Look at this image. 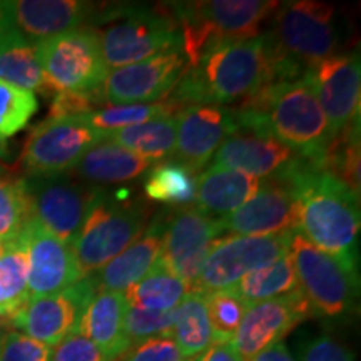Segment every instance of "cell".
<instances>
[{"mask_svg":"<svg viewBox=\"0 0 361 361\" xmlns=\"http://www.w3.org/2000/svg\"><path fill=\"white\" fill-rule=\"evenodd\" d=\"M188 69V59L180 49L157 54L107 74L102 96L107 106L147 104L166 97Z\"/></svg>","mask_w":361,"mask_h":361,"instance_id":"obj_16","label":"cell"},{"mask_svg":"<svg viewBox=\"0 0 361 361\" xmlns=\"http://www.w3.org/2000/svg\"><path fill=\"white\" fill-rule=\"evenodd\" d=\"M27 276V251L19 236L16 241L7 243L6 256L0 263V314L7 318V322L29 301Z\"/></svg>","mask_w":361,"mask_h":361,"instance_id":"obj_33","label":"cell"},{"mask_svg":"<svg viewBox=\"0 0 361 361\" xmlns=\"http://www.w3.org/2000/svg\"><path fill=\"white\" fill-rule=\"evenodd\" d=\"M298 159L300 154L273 135L238 130L221 144L213 156V166L234 169L266 180L281 178Z\"/></svg>","mask_w":361,"mask_h":361,"instance_id":"obj_22","label":"cell"},{"mask_svg":"<svg viewBox=\"0 0 361 361\" xmlns=\"http://www.w3.org/2000/svg\"><path fill=\"white\" fill-rule=\"evenodd\" d=\"M7 30H8V25H7L6 16H4V12H2V7H0V37H2V35L6 34Z\"/></svg>","mask_w":361,"mask_h":361,"instance_id":"obj_47","label":"cell"},{"mask_svg":"<svg viewBox=\"0 0 361 361\" xmlns=\"http://www.w3.org/2000/svg\"><path fill=\"white\" fill-rule=\"evenodd\" d=\"M37 109L34 92L0 80V137H11L24 129Z\"/></svg>","mask_w":361,"mask_h":361,"instance_id":"obj_36","label":"cell"},{"mask_svg":"<svg viewBox=\"0 0 361 361\" xmlns=\"http://www.w3.org/2000/svg\"><path fill=\"white\" fill-rule=\"evenodd\" d=\"M233 112L239 130L273 135L313 162L333 139L322 106L305 78L264 85L233 107Z\"/></svg>","mask_w":361,"mask_h":361,"instance_id":"obj_2","label":"cell"},{"mask_svg":"<svg viewBox=\"0 0 361 361\" xmlns=\"http://www.w3.org/2000/svg\"><path fill=\"white\" fill-rule=\"evenodd\" d=\"M291 234L279 236H228L216 239L191 291L211 295L231 290L251 271L263 268L290 251Z\"/></svg>","mask_w":361,"mask_h":361,"instance_id":"obj_10","label":"cell"},{"mask_svg":"<svg viewBox=\"0 0 361 361\" xmlns=\"http://www.w3.org/2000/svg\"><path fill=\"white\" fill-rule=\"evenodd\" d=\"M221 233L219 219L194 206L178 207L164 221L159 263L191 290Z\"/></svg>","mask_w":361,"mask_h":361,"instance_id":"obj_13","label":"cell"},{"mask_svg":"<svg viewBox=\"0 0 361 361\" xmlns=\"http://www.w3.org/2000/svg\"><path fill=\"white\" fill-rule=\"evenodd\" d=\"M6 251H7V243L0 241V263H2L4 256H6Z\"/></svg>","mask_w":361,"mask_h":361,"instance_id":"obj_48","label":"cell"},{"mask_svg":"<svg viewBox=\"0 0 361 361\" xmlns=\"http://www.w3.org/2000/svg\"><path fill=\"white\" fill-rule=\"evenodd\" d=\"M223 233L236 236H279L298 233V197L290 184L266 179L251 200L219 218Z\"/></svg>","mask_w":361,"mask_h":361,"instance_id":"obj_18","label":"cell"},{"mask_svg":"<svg viewBox=\"0 0 361 361\" xmlns=\"http://www.w3.org/2000/svg\"><path fill=\"white\" fill-rule=\"evenodd\" d=\"M173 340L183 358H197L213 343V328L206 308V296L189 291L174 308Z\"/></svg>","mask_w":361,"mask_h":361,"instance_id":"obj_29","label":"cell"},{"mask_svg":"<svg viewBox=\"0 0 361 361\" xmlns=\"http://www.w3.org/2000/svg\"><path fill=\"white\" fill-rule=\"evenodd\" d=\"M178 121L176 117H159L147 123L109 133L102 139L112 141L117 146L129 149L134 154L152 162L174 156Z\"/></svg>","mask_w":361,"mask_h":361,"instance_id":"obj_28","label":"cell"},{"mask_svg":"<svg viewBox=\"0 0 361 361\" xmlns=\"http://www.w3.org/2000/svg\"><path fill=\"white\" fill-rule=\"evenodd\" d=\"M261 35L271 84L303 78L311 66L336 56L340 30L335 7L316 0L278 4Z\"/></svg>","mask_w":361,"mask_h":361,"instance_id":"obj_4","label":"cell"},{"mask_svg":"<svg viewBox=\"0 0 361 361\" xmlns=\"http://www.w3.org/2000/svg\"><path fill=\"white\" fill-rule=\"evenodd\" d=\"M29 221L30 207L24 179L0 178V241H16Z\"/></svg>","mask_w":361,"mask_h":361,"instance_id":"obj_35","label":"cell"},{"mask_svg":"<svg viewBox=\"0 0 361 361\" xmlns=\"http://www.w3.org/2000/svg\"><path fill=\"white\" fill-rule=\"evenodd\" d=\"M300 288L295 264H293L290 251L281 258L268 266L258 268L247 273L245 278L239 279L234 290L247 306L261 303V301L273 300Z\"/></svg>","mask_w":361,"mask_h":361,"instance_id":"obj_31","label":"cell"},{"mask_svg":"<svg viewBox=\"0 0 361 361\" xmlns=\"http://www.w3.org/2000/svg\"><path fill=\"white\" fill-rule=\"evenodd\" d=\"M152 168V161L134 154L129 149L101 139L89 149L69 174H75L84 184L129 183Z\"/></svg>","mask_w":361,"mask_h":361,"instance_id":"obj_26","label":"cell"},{"mask_svg":"<svg viewBox=\"0 0 361 361\" xmlns=\"http://www.w3.org/2000/svg\"><path fill=\"white\" fill-rule=\"evenodd\" d=\"M51 361H111L89 338L74 331L52 348Z\"/></svg>","mask_w":361,"mask_h":361,"instance_id":"obj_42","label":"cell"},{"mask_svg":"<svg viewBox=\"0 0 361 361\" xmlns=\"http://www.w3.org/2000/svg\"><path fill=\"white\" fill-rule=\"evenodd\" d=\"M30 219L71 245L96 200L99 189L74 180L69 174L27 176Z\"/></svg>","mask_w":361,"mask_h":361,"instance_id":"obj_12","label":"cell"},{"mask_svg":"<svg viewBox=\"0 0 361 361\" xmlns=\"http://www.w3.org/2000/svg\"><path fill=\"white\" fill-rule=\"evenodd\" d=\"M196 173L180 162L157 164L147 171L144 180V194L149 200L176 207L189 206L196 197Z\"/></svg>","mask_w":361,"mask_h":361,"instance_id":"obj_32","label":"cell"},{"mask_svg":"<svg viewBox=\"0 0 361 361\" xmlns=\"http://www.w3.org/2000/svg\"><path fill=\"white\" fill-rule=\"evenodd\" d=\"M313 314L300 288L290 295L251 305L234 333L231 345L243 361H250L269 346L281 343L293 328Z\"/></svg>","mask_w":361,"mask_h":361,"instance_id":"obj_17","label":"cell"},{"mask_svg":"<svg viewBox=\"0 0 361 361\" xmlns=\"http://www.w3.org/2000/svg\"><path fill=\"white\" fill-rule=\"evenodd\" d=\"M271 84L261 35L241 42L221 44L207 51L166 96L180 112L196 104L231 106L241 104Z\"/></svg>","mask_w":361,"mask_h":361,"instance_id":"obj_3","label":"cell"},{"mask_svg":"<svg viewBox=\"0 0 361 361\" xmlns=\"http://www.w3.org/2000/svg\"><path fill=\"white\" fill-rule=\"evenodd\" d=\"M126 310L124 293H96L80 316L78 331L111 361L124 356L130 346L124 331Z\"/></svg>","mask_w":361,"mask_h":361,"instance_id":"obj_24","label":"cell"},{"mask_svg":"<svg viewBox=\"0 0 361 361\" xmlns=\"http://www.w3.org/2000/svg\"><path fill=\"white\" fill-rule=\"evenodd\" d=\"M206 308L213 328V341H231L250 306L231 288L206 295Z\"/></svg>","mask_w":361,"mask_h":361,"instance_id":"obj_37","label":"cell"},{"mask_svg":"<svg viewBox=\"0 0 361 361\" xmlns=\"http://www.w3.org/2000/svg\"><path fill=\"white\" fill-rule=\"evenodd\" d=\"M300 361H355V358L335 338L322 335L303 345L300 350Z\"/></svg>","mask_w":361,"mask_h":361,"instance_id":"obj_43","label":"cell"},{"mask_svg":"<svg viewBox=\"0 0 361 361\" xmlns=\"http://www.w3.org/2000/svg\"><path fill=\"white\" fill-rule=\"evenodd\" d=\"M0 80L30 92L47 94L39 64L37 45L12 29L0 37Z\"/></svg>","mask_w":361,"mask_h":361,"instance_id":"obj_27","label":"cell"},{"mask_svg":"<svg viewBox=\"0 0 361 361\" xmlns=\"http://www.w3.org/2000/svg\"><path fill=\"white\" fill-rule=\"evenodd\" d=\"M250 361H295V358L283 343H276V345L269 346L268 350L261 351L258 356H255Z\"/></svg>","mask_w":361,"mask_h":361,"instance_id":"obj_45","label":"cell"},{"mask_svg":"<svg viewBox=\"0 0 361 361\" xmlns=\"http://www.w3.org/2000/svg\"><path fill=\"white\" fill-rule=\"evenodd\" d=\"M25 245L29 276V298L56 295L80 279L71 245L61 241L30 219L20 234Z\"/></svg>","mask_w":361,"mask_h":361,"instance_id":"obj_21","label":"cell"},{"mask_svg":"<svg viewBox=\"0 0 361 361\" xmlns=\"http://www.w3.org/2000/svg\"><path fill=\"white\" fill-rule=\"evenodd\" d=\"M186 361H197V358H191V360H186Z\"/></svg>","mask_w":361,"mask_h":361,"instance_id":"obj_50","label":"cell"},{"mask_svg":"<svg viewBox=\"0 0 361 361\" xmlns=\"http://www.w3.org/2000/svg\"><path fill=\"white\" fill-rule=\"evenodd\" d=\"M278 180L290 184L296 192L298 233L318 250L358 269L360 197L301 156Z\"/></svg>","mask_w":361,"mask_h":361,"instance_id":"obj_1","label":"cell"},{"mask_svg":"<svg viewBox=\"0 0 361 361\" xmlns=\"http://www.w3.org/2000/svg\"><path fill=\"white\" fill-rule=\"evenodd\" d=\"M89 24L96 25L94 30L107 69H119L180 49L179 24L169 4L164 7L139 4L97 6Z\"/></svg>","mask_w":361,"mask_h":361,"instance_id":"obj_5","label":"cell"},{"mask_svg":"<svg viewBox=\"0 0 361 361\" xmlns=\"http://www.w3.org/2000/svg\"><path fill=\"white\" fill-rule=\"evenodd\" d=\"M96 293L92 278H82L56 295L29 298V301L12 316L8 324L54 348L78 331L80 316Z\"/></svg>","mask_w":361,"mask_h":361,"instance_id":"obj_15","label":"cell"},{"mask_svg":"<svg viewBox=\"0 0 361 361\" xmlns=\"http://www.w3.org/2000/svg\"><path fill=\"white\" fill-rule=\"evenodd\" d=\"M8 29L32 44L89 24L96 4L80 0H7L0 2Z\"/></svg>","mask_w":361,"mask_h":361,"instance_id":"obj_20","label":"cell"},{"mask_svg":"<svg viewBox=\"0 0 361 361\" xmlns=\"http://www.w3.org/2000/svg\"><path fill=\"white\" fill-rule=\"evenodd\" d=\"M191 291L189 286L174 274H171L157 259L146 276L134 283L124 293L126 305L130 308L171 311Z\"/></svg>","mask_w":361,"mask_h":361,"instance_id":"obj_30","label":"cell"},{"mask_svg":"<svg viewBox=\"0 0 361 361\" xmlns=\"http://www.w3.org/2000/svg\"><path fill=\"white\" fill-rule=\"evenodd\" d=\"M11 157V151H8V144L4 137H0V173H2V166Z\"/></svg>","mask_w":361,"mask_h":361,"instance_id":"obj_46","label":"cell"},{"mask_svg":"<svg viewBox=\"0 0 361 361\" xmlns=\"http://www.w3.org/2000/svg\"><path fill=\"white\" fill-rule=\"evenodd\" d=\"M52 348L24 333H0V361H51Z\"/></svg>","mask_w":361,"mask_h":361,"instance_id":"obj_39","label":"cell"},{"mask_svg":"<svg viewBox=\"0 0 361 361\" xmlns=\"http://www.w3.org/2000/svg\"><path fill=\"white\" fill-rule=\"evenodd\" d=\"M147 209L99 191L78 236L71 243L80 279L92 276L141 236Z\"/></svg>","mask_w":361,"mask_h":361,"instance_id":"obj_7","label":"cell"},{"mask_svg":"<svg viewBox=\"0 0 361 361\" xmlns=\"http://www.w3.org/2000/svg\"><path fill=\"white\" fill-rule=\"evenodd\" d=\"M197 361H243L231 341H213L204 353L197 356Z\"/></svg>","mask_w":361,"mask_h":361,"instance_id":"obj_44","label":"cell"},{"mask_svg":"<svg viewBox=\"0 0 361 361\" xmlns=\"http://www.w3.org/2000/svg\"><path fill=\"white\" fill-rule=\"evenodd\" d=\"M263 180L234 169L211 166L197 176L196 200L197 209L207 216L231 214L239 206L255 196Z\"/></svg>","mask_w":361,"mask_h":361,"instance_id":"obj_25","label":"cell"},{"mask_svg":"<svg viewBox=\"0 0 361 361\" xmlns=\"http://www.w3.org/2000/svg\"><path fill=\"white\" fill-rule=\"evenodd\" d=\"M303 78L314 92L333 137L360 124L361 64L358 54H336L311 66Z\"/></svg>","mask_w":361,"mask_h":361,"instance_id":"obj_14","label":"cell"},{"mask_svg":"<svg viewBox=\"0 0 361 361\" xmlns=\"http://www.w3.org/2000/svg\"><path fill=\"white\" fill-rule=\"evenodd\" d=\"M298 284L314 314L340 318L356 306L360 293L358 269L318 250L295 233L290 241Z\"/></svg>","mask_w":361,"mask_h":361,"instance_id":"obj_8","label":"cell"},{"mask_svg":"<svg viewBox=\"0 0 361 361\" xmlns=\"http://www.w3.org/2000/svg\"><path fill=\"white\" fill-rule=\"evenodd\" d=\"M101 139L102 134L87 123L85 116L47 117L30 130L22 149V166L27 176L69 174Z\"/></svg>","mask_w":361,"mask_h":361,"instance_id":"obj_11","label":"cell"},{"mask_svg":"<svg viewBox=\"0 0 361 361\" xmlns=\"http://www.w3.org/2000/svg\"><path fill=\"white\" fill-rule=\"evenodd\" d=\"M102 89L94 92H57L51 102L49 117L62 119V117H80L106 107Z\"/></svg>","mask_w":361,"mask_h":361,"instance_id":"obj_40","label":"cell"},{"mask_svg":"<svg viewBox=\"0 0 361 361\" xmlns=\"http://www.w3.org/2000/svg\"><path fill=\"white\" fill-rule=\"evenodd\" d=\"M180 30V51L188 66L221 44L259 37L261 25L273 16L278 2L271 0H204L171 2Z\"/></svg>","mask_w":361,"mask_h":361,"instance_id":"obj_6","label":"cell"},{"mask_svg":"<svg viewBox=\"0 0 361 361\" xmlns=\"http://www.w3.org/2000/svg\"><path fill=\"white\" fill-rule=\"evenodd\" d=\"M179 114L173 102L162 99L154 104H133V106H107L85 116L87 123L92 126L102 137L116 130L133 128V126L159 119V117H173Z\"/></svg>","mask_w":361,"mask_h":361,"instance_id":"obj_34","label":"cell"},{"mask_svg":"<svg viewBox=\"0 0 361 361\" xmlns=\"http://www.w3.org/2000/svg\"><path fill=\"white\" fill-rule=\"evenodd\" d=\"M35 45L47 92H94L102 89L109 69L94 29L80 27Z\"/></svg>","mask_w":361,"mask_h":361,"instance_id":"obj_9","label":"cell"},{"mask_svg":"<svg viewBox=\"0 0 361 361\" xmlns=\"http://www.w3.org/2000/svg\"><path fill=\"white\" fill-rule=\"evenodd\" d=\"M7 324H8V322H7V318H4V316H2V314H0V333H2V329H4V328H6V326H7Z\"/></svg>","mask_w":361,"mask_h":361,"instance_id":"obj_49","label":"cell"},{"mask_svg":"<svg viewBox=\"0 0 361 361\" xmlns=\"http://www.w3.org/2000/svg\"><path fill=\"white\" fill-rule=\"evenodd\" d=\"M164 221H154L129 247L94 273L97 293H123L146 276L161 256Z\"/></svg>","mask_w":361,"mask_h":361,"instance_id":"obj_23","label":"cell"},{"mask_svg":"<svg viewBox=\"0 0 361 361\" xmlns=\"http://www.w3.org/2000/svg\"><path fill=\"white\" fill-rule=\"evenodd\" d=\"M174 157L194 173L213 159L221 144L238 133L233 107L196 104L179 112Z\"/></svg>","mask_w":361,"mask_h":361,"instance_id":"obj_19","label":"cell"},{"mask_svg":"<svg viewBox=\"0 0 361 361\" xmlns=\"http://www.w3.org/2000/svg\"><path fill=\"white\" fill-rule=\"evenodd\" d=\"M124 356V361H184L173 336H156L135 343Z\"/></svg>","mask_w":361,"mask_h":361,"instance_id":"obj_41","label":"cell"},{"mask_svg":"<svg viewBox=\"0 0 361 361\" xmlns=\"http://www.w3.org/2000/svg\"><path fill=\"white\" fill-rule=\"evenodd\" d=\"M174 324V310L151 311L128 306L124 316V331L130 343H141L149 338L171 336Z\"/></svg>","mask_w":361,"mask_h":361,"instance_id":"obj_38","label":"cell"}]
</instances>
